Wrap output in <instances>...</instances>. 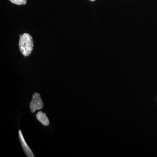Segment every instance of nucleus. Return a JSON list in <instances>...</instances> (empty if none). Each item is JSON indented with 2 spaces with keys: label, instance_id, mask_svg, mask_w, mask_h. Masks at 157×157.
Returning <instances> with one entry per match:
<instances>
[{
  "label": "nucleus",
  "instance_id": "obj_5",
  "mask_svg": "<svg viewBox=\"0 0 157 157\" xmlns=\"http://www.w3.org/2000/svg\"><path fill=\"white\" fill-rule=\"evenodd\" d=\"M11 2L17 5H24L27 3V0H9Z\"/></svg>",
  "mask_w": 157,
  "mask_h": 157
},
{
  "label": "nucleus",
  "instance_id": "obj_3",
  "mask_svg": "<svg viewBox=\"0 0 157 157\" xmlns=\"http://www.w3.org/2000/svg\"><path fill=\"white\" fill-rule=\"evenodd\" d=\"M18 135H19V140H20L23 149L26 155L28 157H35L33 151L31 150V149L28 145L27 144L26 142L24 137H23V135H22V132L20 130H19Z\"/></svg>",
  "mask_w": 157,
  "mask_h": 157
},
{
  "label": "nucleus",
  "instance_id": "obj_4",
  "mask_svg": "<svg viewBox=\"0 0 157 157\" xmlns=\"http://www.w3.org/2000/svg\"><path fill=\"white\" fill-rule=\"evenodd\" d=\"M36 118L43 125L47 126L49 124V121L46 114L42 111H39L36 114Z\"/></svg>",
  "mask_w": 157,
  "mask_h": 157
},
{
  "label": "nucleus",
  "instance_id": "obj_1",
  "mask_svg": "<svg viewBox=\"0 0 157 157\" xmlns=\"http://www.w3.org/2000/svg\"><path fill=\"white\" fill-rule=\"evenodd\" d=\"M34 48V42L32 36L28 33H24L20 36L19 48L21 52L25 56L31 55Z\"/></svg>",
  "mask_w": 157,
  "mask_h": 157
},
{
  "label": "nucleus",
  "instance_id": "obj_6",
  "mask_svg": "<svg viewBox=\"0 0 157 157\" xmlns=\"http://www.w3.org/2000/svg\"><path fill=\"white\" fill-rule=\"evenodd\" d=\"M90 1H91V2H94L95 0H90Z\"/></svg>",
  "mask_w": 157,
  "mask_h": 157
},
{
  "label": "nucleus",
  "instance_id": "obj_2",
  "mask_svg": "<svg viewBox=\"0 0 157 157\" xmlns=\"http://www.w3.org/2000/svg\"><path fill=\"white\" fill-rule=\"evenodd\" d=\"M29 106L31 112L33 113L36 112V110L42 109L44 107L43 102L39 93H36L33 95Z\"/></svg>",
  "mask_w": 157,
  "mask_h": 157
}]
</instances>
